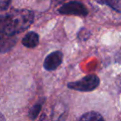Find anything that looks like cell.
I'll list each match as a JSON object with an SVG mask.
<instances>
[{
  "label": "cell",
  "mask_w": 121,
  "mask_h": 121,
  "mask_svg": "<svg viewBox=\"0 0 121 121\" xmlns=\"http://www.w3.org/2000/svg\"><path fill=\"white\" fill-rule=\"evenodd\" d=\"M34 14L27 9H17L0 15V53L10 51L17 42V35L33 22Z\"/></svg>",
  "instance_id": "obj_1"
},
{
  "label": "cell",
  "mask_w": 121,
  "mask_h": 121,
  "mask_svg": "<svg viewBox=\"0 0 121 121\" xmlns=\"http://www.w3.org/2000/svg\"><path fill=\"white\" fill-rule=\"evenodd\" d=\"M99 85V78L95 75H88L81 80L68 83L67 87L75 91L87 92L95 90Z\"/></svg>",
  "instance_id": "obj_2"
},
{
  "label": "cell",
  "mask_w": 121,
  "mask_h": 121,
  "mask_svg": "<svg viewBox=\"0 0 121 121\" xmlns=\"http://www.w3.org/2000/svg\"><path fill=\"white\" fill-rule=\"evenodd\" d=\"M58 12L60 14H65V15H76L83 16V17L88 14V10L86 6L76 1H71L63 4L58 9Z\"/></svg>",
  "instance_id": "obj_3"
},
{
  "label": "cell",
  "mask_w": 121,
  "mask_h": 121,
  "mask_svg": "<svg viewBox=\"0 0 121 121\" xmlns=\"http://www.w3.org/2000/svg\"><path fill=\"white\" fill-rule=\"evenodd\" d=\"M63 60V54L60 51H56L49 55L47 56V57L44 60L43 66L45 70L48 71H54L56 70L61 63Z\"/></svg>",
  "instance_id": "obj_4"
},
{
  "label": "cell",
  "mask_w": 121,
  "mask_h": 121,
  "mask_svg": "<svg viewBox=\"0 0 121 121\" xmlns=\"http://www.w3.org/2000/svg\"><path fill=\"white\" fill-rule=\"evenodd\" d=\"M22 43L27 48H33L39 43V36L35 32H29L23 37Z\"/></svg>",
  "instance_id": "obj_5"
},
{
  "label": "cell",
  "mask_w": 121,
  "mask_h": 121,
  "mask_svg": "<svg viewBox=\"0 0 121 121\" xmlns=\"http://www.w3.org/2000/svg\"><path fill=\"white\" fill-rule=\"evenodd\" d=\"M78 121H104V119L99 113L90 111L83 114Z\"/></svg>",
  "instance_id": "obj_6"
},
{
  "label": "cell",
  "mask_w": 121,
  "mask_h": 121,
  "mask_svg": "<svg viewBox=\"0 0 121 121\" xmlns=\"http://www.w3.org/2000/svg\"><path fill=\"white\" fill-rule=\"evenodd\" d=\"M97 2L99 4L109 6L117 13H120V2H119V0H97Z\"/></svg>",
  "instance_id": "obj_7"
},
{
  "label": "cell",
  "mask_w": 121,
  "mask_h": 121,
  "mask_svg": "<svg viewBox=\"0 0 121 121\" xmlns=\"http://www.w3.org/2000/svg\"><path fill=\"white\" fill-rule=\"evenodd\" d=\"M42 104H43V101L40 100V101H38L37 103H36V104L32 107V109H30V111H29V114H28L29 117H30L31 119L34 120V119L37 117V115H38L39 113H40L41 109H42Z\"/></svg>",
  "instance_id": "obj_8"
},
{
  "label": "cell",
  "mask_w": 121,
  "mask_h": 121,
  "mask_svg": "<svg viewBox=\"0 0 121 121\" xmlns=\"http://www.w3.org/2000/svg\"><path fill=\"white\" fill-rule=\"evenodd\" d=\"M89 35H90V32H88V30L83 28V29H81L79 32V33H78V37H79L81 40H86V39L89 37Z\"/></svg>",
  "instance_id": "obj_9"
},
{
  "label": "cell",
  "mask_w": 121,
  "mask_h": 121,
  "mask_svg": "<svg viewBox=\"0 0 121 121\" xmlns=\"http://www.w3.org/2000/svg\"><path fill=\"white\" fill-rule=\"evenodd\" d=\"M11 0H0V12L8 9L10 4Z\"/></svg>",
  "instance_id": "obj_10"
}]
</instances>
